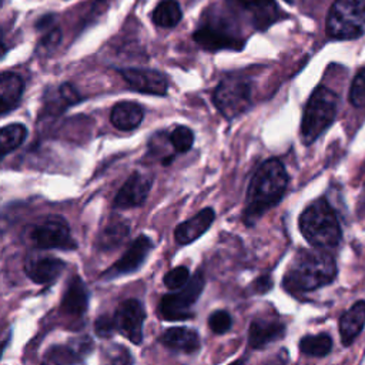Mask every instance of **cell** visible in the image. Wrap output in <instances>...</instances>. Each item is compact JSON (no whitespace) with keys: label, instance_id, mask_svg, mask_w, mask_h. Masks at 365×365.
I'll return each instance as SVG.
<instances>
[{"label":"cell","instance_id":"e575fe53","mask_svg":"<svg viewBox=\"0 0 365 365\" xmlns=\"http://www.w3.org/2000/svg\"><path fill=\"white\" fill-rule=\"evenodd\" d=\"M60 38H61V31L58 27H53L51 30H47L46 36L41 38V47L44 50H51L54 48L58 43H60Z\"/></svg>","mask_w":365,"mask_h":365},{"label":"cell","instance_id":"cb8c5ba5","mask_svg":"<svg viewBox=\"0 0 365 365\" xmlns=\"http://www.w3.org/2000/svg\"><path fill=\"white\" fill-rule=\"evenodd\" d=\"M143 117H144V110L141 108V106L131 101L117 103L110 113L111 124L115 128L123 131H130L138 127Z\"/></svg>","mask_w":365,"mask_h":365},{"label":"cell","instance_id":"5b68a950","mask_svg":"<svg viewBox=\"0 0 365 365\" xmlns=\"http://www.w3.org/2000/svg\"><path fill=\"white\" fill-rule=\"evenodd\" d=\"M332 38L352 40L365 34V0H335L327 17Z\"/></svg>","mask_w":365,"mask_h":365},{"label":"cell","instance_id":"5bb4252c","mask_svg":"<svg viewBox=\"0 0 365 365\" xmlns=\"http://www.w3.org/2000/svg\"><path fill=\"white\" fill-rule=\"evenodd\" d=\"M66 264L56 257H29L24 262L26 275L36 284H51L64 271Z\"/></svg>","mask_w":365,"mask_h":365},{"label":"cell","instance_id":"ac0fdd59","mask_svg":"<svg viewBox=\"0 0 365 365\" xmlns=\"http://www.w3.org/2000/svg\"><path fill=\"white\" fill-rule=\"evenodd\" d=\"M88 307V291L80 277H73L61 299V311L71 317H81Z\"/></svg>","mask_w":365,"mask_h":365},{"label":"cell","instance_id":"e0dca14e","mask_svg":"<svg viewBox=\"0 0 365 365\" xmlns=\"http://www.w3.org/2000/svg\"><path fill=\"white\" fill-rule=\"evenodd\" d=\"M215 212L212 208H204L190 220L178 224L174 230V238L177 244L187 245L200 238L212 224Z\"/></svg>","mask_w":365,"mask_h":365},{"label":"cell","instance_id":"8fae6325","mask_svg":"<svg viewBox=\"0 0 365 365\" xmlns=\"http://www.w3.org/2000/svg\"><path fill=\"white\" fill-rule=\"evenodd\" d=\"M153 250L151 240L141 234L138 235L127 248V251L108 268L103 272L101 278L113 279L121 275H130L137 271L148 257L150 251Z\"/></svg>","mask_w":365,"mask_h":365},{"label":"cell","instance_id":"52a82bcc","mask_svg":"<svg viewBox=\"0 0 365 365\" xmlns=\"http://www.w3.org/2000/svg\"><path fill=\"white\" fill-rule=\"evenodd\" d=\"M205 279L201 271L195 272L190 281L175 292L165 294L158 304V314L165 321H187L195 317L191 307L198 301Z\"/></svg>","mask_w":365,"mask_h":365},{"label":"cell","instance_id":"d6a6232c","mask_svg":"<svg viewBox=\"0 0 365 365\" xmlns=\"http://www.w3.org/2000/svg\"><path fill=\"white\" fill-rule=\"evenodd\" d=\"M107 365H133V359L130 352L121 346H115L108 352V364Z\"/></svg>","mask_w":365,"mask_h":365},{"label":"cell","instance_id":"603a6c76","mask_svg":"<svg viewBox=\"0 0 365 365\" xmlns=\"http://www.w3.org/2000/svg\"><path fill=\"white\" fill-rule=\"evenodd\" d=\"M24 91V83L16 73L4 71L0 78V108L1 114L11 111L21 98Z\"/></svg>","mask_w":365,"mask_h":365},{"label":"cell","instance_id":"74e56055","mask_svg":"<svg viewBox=\"0 0 365 365\" xmlns=\"http://www.w3.org/2000/svg\"><path fill=\"white\" fill-rule=\"evenodd\" d=\"M287 1H291V0H287Z\"/></svg>","mask_w":365,"mask_h":365},{"label":"cell","instance_id":"d6986e66","mask_svg":"<svg viewBox=\"0 0 365 365\" xmlns=\"http://www.w3.org/2000/svg\"><path fill=\"white\" fill-rule=\"evenodd\" d=\"M160 342L177 352L184 354H194L200 348V336L195 329L185 328V327H174L168 328L160 338Z\"/></svg>","mask_w":365,"mask_h":365},{"label":"cell","instance_id":"4dcf8cb0","mask_svg":"<svg viewBox=\"0 0 365 365\" xmlns=\"http://www.w3.org/2000/svg\"><path fill=\"white\" fill-rule=\"evenodd\" d=\"M231 325H232L231 315L224 309L214 311L208 318V327L215 334H225L227 331H230Z\"/></svg>","mask_w":365,"mask_h":365},{"label":"cell","instance_id":"9c48e42d","mask_svg":"<svg viewBox=\"0 0 365 365\" xmlns=\"http://www.w3.org/2000/svg\"><path fill=\"white\" fill-rule=\"evenodd\" d=\"M192 38L200 47L208 51L222 48L240 50L244 44V40L240 37L235 29H232L224 19H214L201 24L192 34Z\"/></svg>","mask_w":365,"mask_h":365},{"label":"cell","instance_id":"7402d4cb","mask_svg":"<svg viewBox=\"0 0 365 365\" xmlns=\"http://www.w3.org/2000/svg\"><path fill=\"white\" fill-rule=\"evenodd\" d=\"M128 234H130L128 222L121 218H113L98 232L96 240V247L100 251H111L120 247L127 240Z\"/></svg>","mask_w":365,"mask_h":365},{"label":"cell","instance_id":"1f68e13d","mask_svg":"<svg viewBox=\"0 0 365 365\" xmlns=\"http://www.w3.org/2000/svg\"><path fill=\"white\" fill-rule=\"evenodd\" d=\"M94 331L100 338H110L114 335L115 329V322L113 315L108 314H103L100 317H97L96 322H94Z\"/></svg>","mask_w":365,"mask_h":365},{"label":"cell","instance_id":"836d02e7","mask_svg":"<svg viewBox=\"0 0 365 365\" xmlns=\"http://www.w3.org/2000/svg\"><path fill=\"white\" fill-rule=\"evenodd\" d=\"M272 288V278L269 274H262L251 282L252 294H265Z\"/></svg>","mask_w":365,"mask_h":365},{"label":"cell","instance_id":"277c9868","mask_svg":"<svg viewBox=\"0 0 365 365\" xmlns=\"http://www.w3.org/2000/svg\"><path fill=\"white\" fill-rule=\"evenodd\" d=\"M338 110V96L325 86H319L311 94L301 121V138L304 144L314 143L334 121Z\"/></svg>","mask_w":365,"mask_h":365},{"label":"cell","instance_id":"8d00e7d4","mask_svg":"<svg viewBox=\"0 0 365 365\" xmlns=\"http://www.w3.org/2000/svg\"><path fill=\"white\" fill-rule=\"evenodd\" d=\"M228 365H245V364H244V361L237 359V361H234V362H231V364H228Z\"/></svg>","mask_w":365,"mask_h":365},{"label":"cell","instance_id":"7c38bea8","mask_svg":"<svg viewBox=\"0 0 365 365\" xmlns=\"http://www.w3.org/2000/svg\"><path fill=\"white\" fill-rule=\"evenodd\" d=\"M123 78L127 81V84L144 94H153V96H165L167 93V78L163 73L151 68H123L121 71Z\"/></svg>","mask_w":365,"mask_h":365},{"label":"cell","instance_id":"4fadbf2b","mask_svg":"<svg viewBox=\"0 0 365 365\" xmlns=\"http://www.w3.org/2000/svg\"><path fill=\"white\" fill-rule=\"evenodd\" d=\"M151 188V177L138 171L133 173L114 197L115 208H133L144 204Z\"/></svg>","mask_w":365,"mask_h":365},{"label":"cell","instance_id":"f1b7e54d","mask_svg":"<svg viewBox=\"0 0 365 365\" xmlns=\"http://www.w3.org/2000/svg\"><path fill=\"white\" fill-rule=\"evenodd\" d=\"M349 100L358 108H365V67L361 68L352 80Z\"/></svg>","mask_w":365,"mask_h":365},{"label":"cell","instance_id":"30bf717a","mask_svg":"<svg viewBox=\"0 0 365 365\" xmlns=\"http://www.w3.org/2000/svg\"><path fill=\"white\" fill-rule=\"evenodd\" d=\"M115 329L127 338L131 344L140 345L143 342V325L145 319V309L137 298H128L118 304L113 314Z\"/></svg>","mask_w":365,"mask_h":365},{"label":"cell","instance_id":"484cf974","mask_svg":"<svg viewBox=\"0 0 365 365\" xmlns=\"http://www.w3.org/2000/svg\"><path fill=\"white\" fill-rule=\"evenodd\" d=\"M332 349V339L328 334L307 335L299 341V351L309 356H325Z\"/></svg>","mask_w":365,"mask_h":365},{"label":"cell","instance_id":"ffe728a7","mask_svg":"<svg viewBox=\"0 0 365 365\" xmlns=\"http://www.w3.org/2000/svg\"><path fill=\"white\" fill-rule=\"evenodd\" d=\"M235 6H240L242 10L248 11L252 17V24L265 30L271 23L278 19L279 10L274 0H230Z\"/></svg>","mask_w":365,"mask_h":365},{"label":"cell","instance_id":"2e32d148","mask_svg":"<svg viewBox=\"0 0 365 365\" xmlns=\"http://www.w3.org/2000/svg\"><path fill=\"white\" fill-rule=\"evenodd\" d=\"M90 349H93V342L87 336L70 345H54L46 352L43 365H73L81 361Z\"/></svg>","mask_w":365,"mask_h":365},{"label":"cell","instance_id":"3957f363","mask_svg":"<svg viewBox=\"0 0 365 365\" xmlns=\"http://www.w3.org/2000/svg\"><path fill=\"white\" fill-rule=\"evenodd\" d=\"M299 231L315 248H334L339 244L342 232L334 208L325 198L311 202L299 215Z\"/></svg>","mask_w":365,"mask_h":365},{"label":"cell","instance_id":"ba28073f","mask_svg":"<svg viewBox=\"0 0 365 365\" xmlns=\"http://www.w3.org/2000/svg\"><path fill=\"white\" fill-rule=\"evenodd\" d=\"M27 238L33 247L40 250L77 248L67 221L60 215H48L33 224L27 231Z\"/></svg>","mask_w":365,"mask_h":365},{"label":"cell","instance_id":"8992f818","mask_svg":"<svg viewBox=\"0 0 365 365\" xmlns=\"http://www.w3.org/2000/svg\"><path fill=\"white\" fill-rule=\"evenodd\" d=\"M212 101L227 120L241 115L251 107V81L237 74L224 77L212 94Z\"/></svg>","mask_w":365,"mask_h":365},{"label":"cell","instance_id":"f546056e","mask_svg":"<svg viewBox=\"0 0 365 365\" xmlns=\"http://www.w3.org/2000/svg\"><path fill=\"white\" fill-rule=\"evenodd\" d=\"M190 281V269L184 265H178L173 269H170L164 278L163 282L170 289H180Z\"/></svg>","mask_w":365,"mask_h":365},{"label":"cell","instance_id":"9a60e30c","mask_svg":"<svg viewBox=\"0 0 365 365\" xmlns=\"http://www.w3.org/2000/svg\"><path fill=\"white\" fill-rule=\"evenodd\" d=\"M285 335V325L278 319L257 318L250 324L248 344L254 349H261Z\"/></svg>","mask_w":365,"mask_h":365},{"label":"cell","instance_id":"6da1fadb","mask_svg":"<svg viewBox=\"0 0 365 365\" xmlns=\"http://www.w3.org/2000/svg\"><path fill=\"white\" fill-rule=\"evenodd\" d=\"M287 185L288 175L282 163L277 158L264 161L248 185L242 214L245 225H254L269 208L277 205L284 197Z\"/></svg>","mask_w":365,"mask_h":365},{"label":"cell","instance_id":"d4e9b609","mask_svg":"<svg viewBox=\"0 0 365 365\" xmlns=\"http://www.w3.org/2000/svg\"><path fill=\"white\" fill-rule=\"evenodd\" d=\"M182 17L181 7L177 0H161L153 11V21L163 29L175 27Z\"/></svg>","mask_w":365,"mask_h":365},{"label":"cell","instance_id":"44dd1931","mask_svg":"<svg viewBox=\"0 0 365 365\" xmlns=\"http://www.w3.org/2000/svg\"><path fill=\"white\" fill-rule=\"evenodd\" d=\"M365 325V301H356L339 318V335L345 346L351 345Z\"/></svg>","mask_w":365,"mask_h":365},{"label":"cell","instance_id":"83f0119b","mask_svg":"<svg viewBox=\"0 0 365 365\" xmlns=\"http://www.w3.org/2000/svg\"><path fill=\"white\" fill-rule=\"evenodd\" d=\"M170 141L177 153H187L194 143V133L184 125L175 127L170 133Z\"/></svg>","mask_w":365,"mask_h":365},{"label":"cell","instance_id":"7a4b0ae2","mask_svg":"<svg viewBox=\"0 0 365 365\" xmlns=\"http://www.w3.org/2000/svg\"><path fill=\"white\" fill-rule=\"evenodd\" d=\"M335 277L336 264L329 252L301 250L285 271L282 287L291 294H302L331 284Z\"/></svg>","mask_w":365,"mask_h":365},{"label":"cell","instance_id":"4316f807","mask_svg":"<svg viewBox=\"0 0 365 365\" xmlns=\"http://www.w3.org/2000/svg\"><path fill=\"white\" fill-rule=\"evenodd\" d=\"M26 135H27V130L20 123H14V124H9V125L3 127L1 134H0L1 155L4 157L6 154H9L14 148H17L26 140Z\"/></svg>","mask_w":365,"mask_h":365},{"label":"cell","instance_id":"d590c367","mask_svg":"<svg viewBox=\"0 0 365 365\" xmlns=\"http://www.w3.org/2000/svg\"><path fill=\"white\" fill-rule=\"evenodd\" d=\"M53 16H43L38 21H37V29L38 30H44V29H47V30H51L50 29V26H51V23H53Z\"/></svg>","mask_w":365,"mask_h":365}]
</instances>
